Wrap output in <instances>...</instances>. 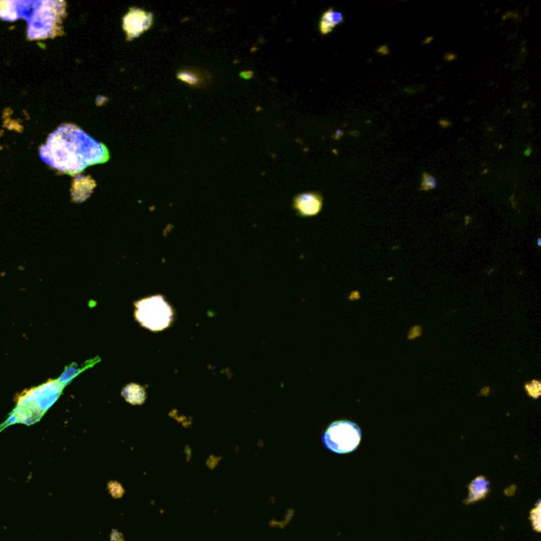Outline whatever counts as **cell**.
<instances>
[{"mask_svg": "<svg viewBox=\"0 0 541 541\" xmlns=\"http://www.w3.org/2000/svg\"><path fill=\"white\" fill-rule=\"evenodd\" d=\"M41 157L58 171L75 174L88 165L104 162L107 150L77 126L62 125L50 134L47 143L41 148Z\"/></svg>", "mask_w": 541, "mask_h": 541, "instance_id": "cell-1", "label": "cell"}, {"mask_svg": "<svg viewBox=\"0 0 541 541\" xmlns=\"http://www.w3.org/2000/svg\"><path fill=\"white\" fill-rule=\"evenodd\" d=\"M66 385V383L58 379V381H50L49 383L44 384L41 387L25 391L24 394L20 396L15 410L12 412L7 422L0 427V431H3L6 426L14 423L31 425L41 420V417L60 396Z\"/></svg>", "mask_w": 541, "mask_h": 541, "instance_id": "cell-2", "label": "cell"}, {"mask_svg": "<svg viewBox=\"0 0 541 541\" xmlns=\"http://www.w3.org/2000/svg\"><path fill=\"white\" fill-rule=\"evenodd\" d=\"M137 322L148 330H165L174 322V310L162 295H155L134 304Z\"/></svg>", "mask_w": 541, "mask_h": 541, "instance_id": "cell-3", "label": "cell"}, {"mask_svg": "<svg viewBox=\"0 0 541 541\" xmlns=\"http://www.w3.org/2000/svg\"><path fill=\"white\" fill-rule=\"evenodd\" d=\"M325 448L335 454L353 452L360 445L362 431L358 424L348 420L335 421L322 435Z\"/></svg>", "mask_w": 541, "mask_h": 541, "instance_id": "cell-4", "label": "cell"}, {"mask_svg": "<svg viewBox=\"0 0 541 541\" xmlns=\"http://www.w3.org/2000/svg\"><path fill=\"white\" fill-rule=\"evenodd\" d=\"M64 3L45 1L37 3L32 18H29L28 37L31 39H46L53 35L54 29L60 24L64 14Z\"/></svg>", "mask_w": 541, "mask_h": 541, "instance_id": "cell-5", "label": "cell"}, {"mask_svg": "<svg viewBox=\"0 0 541 541\" xmlns=\"http://www.w3.org/2000/svg\"><path fill=\"white\" fill-rule=\"evenodd\" d=\"M152 22L154 15L150 12L140 8H130L129 11L123 18V30L125 31L128 39H133L150 30Z\"/></svg>", "mask_w": 541, "mask_h": 541, "instance_id": "cell-6", "label": "cell"}, {"mask_svg": "<svg viewBox=\"0 0 541 541\" xmlns=\"http://www.w3.org/2000/svg\"><path fill=\"white\" fill-rule=\"evenodd\" d=\"M293 207L305 217L318 215L322 209V196L318 193L297 195L293 200Z\"/></svg>", "mask_w": 541, "mask_h": 541, "instance_id": "cell-7", "label": "cell"}, {"mask_svg": "<svg viewBox=\"0 0 541 541\" xmlns=\"http://www.w3.org/2000/svg\"><path fill=\"white\" fill-rule=\"evenodd\" d=\"M469 499H467V503L476 502V501L482 500L485 498L486 495L488 494L490 490V482L485 479V478L480 477L476 478L474 481L469 486Z\"/></svg>", "mask_w": 541, "mask_h": 541, "instance_id": "cell-8", "label": "cell"}, {"mask_svg": "<svg viewBox=\"0 0 541 541\" xmlns=\"http://www.w3.org/2000/svg\"><path fill=\"white\" fill-rule=\"evenodd\" d=\"M344 22V16L341 12L334 11L332 8L327 10L320 18V30L322 35L332 32L335 27Z\"/></svg>", "mask_w": 541, "mask_h": 541, "instance_id": "cell-9", "label": "cell"}, {"mask_svg": "<svg viewBox=\"0 0 541 541\" xmlns=\"http://www.w3.org/2000/svg\"><path fill=\"white\" fill-rule=\"evenodd\" d=\"M178 79L192 87H201L207 84V77L200 70L194 68H183L178 72Z\"/></svg>", "mask_w": 541, "mask_h": 541, "instance_id": "cell-10", "label": "cell"}, {"mask_svg": "<svg viewBox=\"0 0 541 541\" xmlns=\"http://www.w3.org/2000/svg\"><path fill=\"white\" fill-rule=\"evenodd\" d=\"M122 396L131 405H142L146 400V391L139 384H128L123 390Z\"/></svg>", "mask_w": 541, "mask_h": 541, "instance_id": "cell-11", "label": "cell"}, {"mask_svg": "<svg viewBox=\"0 0 541 541\" xmlns=\"http://www.w3.org/2000/svg\"><path fill=\"white\" fill-rule=\"evenodd\" d=\"M438 181L435 177L427 173H423L422 180H421V190L427 192V190H434L437 188Z\"/></svg>", "mask_w": 541, "mask_h": 541, "instance_id": "cell-12", "label": "cell"}, {"mask_svg": "<svg viewBox=\"0 0 541 541\" xmlns=\"http://www.w3.org/2000/svg\"><path fill=\"white\" fill-rule=\"evenodd\" d=\"M530 520L533 528L537 533H540V501H537L536 507L530 511Z\"/></svg>", "mask_w": 541, "mask_h": 541, "instance_id": "cell-13", "label": "cell"}, {"mask_svg": "<svg viewBox=\"0 0 541 541\" xmlns=\"http://www.w3.org/2000/svg\"><path fill=\"white\" fill-rule=\"evenodd\" d=\"M108 490L110 493L111 496L115 499L121 498L124 495V488L119 482L110 481L108 483Z\"/></svg>", "mask_w": 541, "mask_h": 541, "instance_id": "cell-14", "label": "cell"}]
</instances>
